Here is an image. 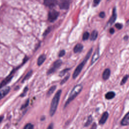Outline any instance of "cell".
Masks as SVG:
<instances>
[{
    "label": "cell",
    "mask_w": 129,
    "mask_h": 129,
    "mask_svg": "<svg viewBox=\"0 0 129 129\" xmlns=\"http://www.w3.org/2000/svg\"><path fill=\"white\" fill-rule=\"evenodd\" d=\"M61 93V90H58L52 99L50 110H49V114L50 116H53L56 111V110L57 109L58 104L60 99V96Z\"/></svg>",
    "instance_id": "1"
},
{
    "label": "cell",
    "mask_w": 129,
    "mask_h": 129,
    "mask_svg": "<svg viewBox=\"0 0 129 129\" xmlns=\"http://www.w3.org/2000/svg\"><path fill=\"white\" fill-rule=\"evenodd\" d=\"M92 48H91L89 50V51L88 52L87 54H86L85 58L84 59V60H83L82 62H81L78 66L76 68V69H75V70L74 71V73L73 74V79H76L78 76L80 74V73H81V72L82 71L83 67H84L85 63H86V62L87 61L88 59L89 58L90 56H91V53L92 52Z\"/></svg>",
    "instance_id": "2"
},
{
    "label": "cell",
    "mask_w": 129,
    "mask_h": 129,
    "mask_svg": "<svg viewBox=\"0 0 129 129\" xmlns=\"http://www.w3.org/2000/svg\"><path fill=\"white\" fill-rule=\"evenodd\" d=\"M83 89V86L81 84H79L75 86L72 90L71 91L69 98L64 104V107H66L73 100H74L76 97L80 93Z\"/></svg>",
    "instance_id": "3"
},
{
    "label": "cell",
    "mask_w": 129,
    "mask_h": 129,
    "mask_svg": "<svg viewBox=\"0 0 129 129\" xmlns=\"http://www.w3.org/2000/svg\"><path fill=\"white\" fill-rule=\"evenodd\" d=\"M58 15H59L58 12H57L55 10L52 9L48 13V19L49 21V22H53L57 18Z\"/></svg>",
    "instance_id": "4"
},
{
    "label": "cell",
    "mask_w": 129,
    "mask_h": 129,
    "mask_svg": "<svg viewBox=\"0 0 129 129\" xmlns=\"http://www.w3.org/2000/svg\"><path fill=\"white\" fill-rule=\"evenodd\" d=\"M61 63H62V61L60 59H58V60H56L53 63L52 67L51 68H50L49 69V70L47 71V75H50V74L53 73L54 71H56V70L58 68H59L61 66Z\"/></svg>",
    "instance_id": "5"
},
{
    "label": "cell",
    "mask_w": 129,
    "mask_h": 129,
    "mask_svg": "<svg viewBox=\"0 0 129 129\" xmlns=\"http://www.w3.org/2000/svg\"><path fill=\"white\" fill-rule=\"evenodd\" d=\"M14 71V70H13L11 73V74L5 79H4L3 82L0 84V89H1L2 87H3L4 86H5L6 84H7L8 83H9L11 80H12L13 77V72Z\"/></svg>",
    "instance_id": "6"
},
{
    "label": "cell",
    "mask_w": 129,
    "mask_h": 129,
    "mask_svg": "<svg viewBox=\"0 0 129 129\" xmlns=\"http://www.w3.org/2000/svg\"><path fill=\"white\" fill-rule=\"evenodd\" d=\"M116 17H117V14H116V9H115V8H114L112 10V15L108 21V23L110 24V25H112L115 21Z\"/></svg>",
    "instance_id": "7"
},
{
    "label": "cell",
    "mask_w": 129,
    "mask_h": 129,
    "mask_svg": "<svg viewBox=\"0 0 129 129\" xmlns=\"http://www.w3.org/2000/svg\"><path fill=\"white\" fill-rule=\"evenodd\" d=\"M59 6L60 9H64V10L68 9L70 6V2L68 1H62L59 4Z\"/></svg>",
    "instance_id": "8"
},
{
    "label": "cell",
    "mask_w": 129,
    "mask_h": 129,
    "mask_svg": "<svg viewBox=\"0 0 129 129\" xmlns=\"http://www.w3.org/2000/svg\"><path fill=\"white\" fill-rule=\"evenodd\" d=\"M57 2L54 0H45L44 1V4L50 8L55 6L57 4Z\"/></svg>",
    "instance_id": "9"
},
{
    "label": "cell",
    "mask_w": 129,
    "mask_h": 129,
    "mask_svg": "<svg viewBox=\"0 0 129 129\" xmlns=\"http://www.w3.org/2000/svg\"><path fill=\"white\" fill-rule=\"evenodd\" d=\"M10 90V87L9 86H7L3 90L0 91V100L4 98L8 93L9 92Z\"/></svg>",
    "instance_id": "10"
},
{
    "label": "cell",
    "mask_w": 129,
    "mask_h": 129,
    "mask_svg": "<svg viewBox=\"0 0 129 129\" xmlns=\"http://www.w3.org/2000/svg\"><path fill=\"white\" fill-rule=\"evenodd\" d=\"M99 48H97L95 52L94 53L92 59H91V64H92L93 63H94L99 58Z\"/></svg>",
    "instance_id": "11"
},
{
    "label": "cell",
    "mask_w": 129,
    "mask_h": 129,
    "mask_svg": "<svg viewBox=\"0 0 129 129\" xmlns=\"http://www.w3.org/2000/svg\"><path fill=\"white\" fill-rule=\"evenodd\" d=\"M120 123L122 125H127L129 124V112L125 115Z\"/></svg>",
    "instance_id": "12"
},
{
    "label": "cell",
    "mask_w": 129,
    "mask_h": 129,
    "mask_svg": "<svg viewBox=\"0 0 129 129\" xmlns=\"http://www.w3.org/2000/svg\"><path fill=\"white\" fill-rule=\"evenodd\" d=\"M108 113L107 112H105L103 113L102 115V116L101 118L100 119L99 121V123L100 124H103L106 121L107 119L108 118Z\"/></svg>",
    "instance_id": "13"
},
{
    "label": "cell",
    "mask_w": 129,
    "mask_h": 129,
    "mask_svg": "<svg viewBox=\"0 0 129 129\" xmlns=\"http://www.w3.org/2000/svg\"><path fill=\"white\" fill-rule=\"evenodd\" d=\"M110 70L109 69H106L102 74V78L104 80H107L110 77Z\"/></svg>",
    "instance_id": "14"
},
{
    "label": "cell",
    "mask_w": 129,
    "mask_h": 129,
    "mask_svg": "<svg viewBox=\"0 0 129 129\" xmlns=\"http://www.w3.org/2000/svg\"><path fill=\"white\" fill-rule=\"evenodd\" d=\"M83 49V45L82 44L78 43L75 45L73 50L75 53H78L82 51Z\"/></svg>",
    "instance_id": "15"
},
{
    "label": "cell",
    "mask_w": 129,
    "mask_h": 129,
    "mask_svg": "<svg viewBox=\"0 0 129 129\" xmlns=\"http://www.w3.org/2000/svg\"><path fill=\"white\" fill-rule=\"evenodd\" d=\"M46 59V56L45 54H41L39 56L37 59V64L38 66H41L45 61Z\"/></svg>",
    "instance_id": "16"
},
{
    "label": "cell",
    "mask_w": 129,
    "mask_h": 129,
    "mask_svg": "<svg viewBox=\"0 0 129 129\" xmlns=\"http://www.w3.org/2000/svg\"><path fill=\"white\" fill-rule=\"evenodd\" d=\"M115 96V94L114 92L113 91H110L107 92L105 95V97L106 99H111L114 97Z\"/></svg>",
    "instance_id": "17"
},
{
    "label": "cell",
    "mask_w": 129,
    "mask_h": 129,
    "mask_svg": "<svg viewBox=\"0 0 129 129\" xmlns=\"http://www.w3.org/2000/svg\"><path fill=\"white\" fill-rule=\"evenodd\" d=\"M97 36H98V32L95 30H93L91 33L90 39L92 41L95 40L96 39V38H97Z\"/></svg>",
    "instance_id": "18"
},
{
    "label": "cell",
    "mask_w": 129,
    "mask_h": 129,
    "mask_svg": "<svg viewBox=\"0 0 129 129\" xmlns=\"http://www.w3.org/2000/svg\"><path fill=\"white\" fill-rule=\"evenodd\" d=\"M56 87V86H52V87H51L49 88V89L48 90V92H47V95L48 96L51 95L53 93V92L54 91V90H55Z\"/></svg>",
    "instance_id": "19"
},
{
    "label": "cell",
    "mask_w": 129,
    "mask_h": 129,
    "mask_svg": "<svg viewBox=\"0 0 129 129\" xmlns=\"http://www.w3.org/2000/svg\"><path fill=\"white\" fill-rule=\"evenodd\" d=\"M32 74V70H31V71H29V72H28V73L27 74V75L25 76V77L24 78V79H23V80H22V82H24L26 80L28 79L31 77V76Z\"/></svg>",
    "instance_id": "20"
},
{
    "label": "cell",
    "mask_w": 129,
    "mask_h": 129,
    "mask_svg": "<svg viewBox=\"0 0 129 129\" xmlns=\"http://www.w3.org/2000/svg\"><path fill=\"white\" fill-rule=\"evenodd\" d=\"M128 78V75H126L124 76L123 77V78L122 79V80H121V81L120 82V85H123L124 84H125V83L126 82Z\"/></svg>",
    "instance_id": "21"
},
{
    "label": "cell",
    "mask_w": 129,
    "mask_h": 129,
    "mask_svg": "<svg viewBox=\"0 0 129 129\" xmlns=\"http://www.w3.org/2000/svg\"><path fill=\"white\" fill-rule=\"evenodd\" d=\"M92 116L90 115V116H89L88 117V119H87L86 122L85 124V126H88V125L92 122Z\"/></svg>",
    "instance_id": "22"
},
{
    "label": "cell",
    "mask_w": 129,
    "mask_h": 129,
    "mask_svg": "<svg viewBox=\"0 0 129 129\" xmlns=\"http://www.w3.org/2000/svg\"><path fill=\"white\" fill-rule=\"evenodd\" d=\"M69 77H70V74H68L61 81V82H60V85H62V84H63L64 83H65L67 81V80L69 79Z\"/></svg>",
    "instance_id": "23"
},
{
    "label": "cell",
    "mask_w": 129,
    "mask_h": 129,
    "mask_svg": "<svg viewBox=\"0 0 129 129\" xmlns=\"http://www.w3.org/2000/svg\"><path fill=\"white\" fill-rule=\"evenodd\" d=\"M89 37V33L88 32H85L83 35V40H87Z\"/></svg>",
    "instance_id": "24"
},
{
    "label": "cell",
    "mask_w": 129,
    "mask_h": 129,
    "mask_svg": "<svg viewBox=\"0 0 129 129\" xmlns=\"http://www.w3.org/2000/svg\"><path fill=\"white\" fill-rule=\"evenodd\" d=\"M70 70V68H67V69H64V70H63L62 71H60V72L59 73V76H60V77H62V76H63L68 71H69V70Z\"/></svg>",
    "instance_id": "25"
},
{
    "label": "cell",
    "mask_w": 129,
    "mask_h": 129,
    "mask_svg": "<svg viewBox=\"0 0 129 129\" xmlns=\"http://www.w3.org/2000/svg\"><path fill=\"white\" fill-rule=\"evenodd\" d=\"M23 129H33V125L30 123L26 124Z\"/></svg>",
    "instance_id": "26"
},
{
    "label": "cell",
    "mask_w": 129,
    "mask_h": 129,
    "mask_svg": "<svg viewBox=\"0 0 129 129\" xmlns=\"http://www.w3.org/2000/svg\"><path fill=\"white\" fill-rule=\"evenodd\" d=\"M115 27L116 28H117L118 29L120 30V29H121L122 28L123 25H122V24L118 23H116V24H115Z\"/></svg>",
    "instance_id": "27"
},
{
    "label": "cell",
    "mask_w": 129,
    "mask_h": 129,
    "mask_svg": "<svg viewBox=\"0 0 129 129\" xmlns=\"http://www.w3.org/2000/svg\"><path fill=\"white\" fill-rule=\"evenodd\" d=\"M50 30H51V27H48V28H47L46 30L44 31V33H43V36H45V35H47L49 33Z\"/></svg>",
    "instance_id": "28"
},
{
    "label": "cell",
    "mask_w": 129,
    "mask_h": 129,
    "mask_svg": "<svg viewBox=\"0 0 129 129\" xmlns=\"http://www.w3.org/2000/svg\"><path fill=\"white\" fill-rule=\"evenodd\" d=\"M29 100L28 99V100H27V101H26L25 103L23 105H22V106L21 109H23V108H26V107L28 106V104H29Z\"/></svg>",
    "instance_id": "29"
},
{
    "label": "cell",
    "mask_w": 129,
    "mask_h": 129,
    "mask_svg": "<svg viewBox=\"0 0 129 129\" xmlns=\"http://www.w3.org/2000/svg\"><path fill=\"white\" fill-rule=\"evenodd\" d=\"M27 90H28V88L26 87H25V89H24V90H23V93L21 94V97H23V96H24L25 95H26V92H27Z\"/></svg>",
    "instance_id": "30"
},
{
    "label": "cell",
    "mask_w": 129,
    "mask_h": 129,
    "mask_svg": "<svg viewBox=\"0 0 129 129\" xmlns=\"http://www.w3.org/2000/svg\"><path fill=\"white\" fill-rule=\"evenodd\" d=\"M65 54V50H61L59 51V54H58V56L59 57H62Z\"/></svg>",
    "instance_id": "31"
},
{
    "label": "cell",
    "mask_w": 129,
    "mask_h": 129,
    "mask_svg": "<svg viewBox=\"0 0 129 129\" xmlns=\"http://www.w3.org/2000/svg\"><path fill=\"white\" fill-rule=\"evenodd\" d=\"M100 2V0H94L93 1V6L94 7H96V6H97L99 3Z\"/></svg>",
    "instance_id": "32"
},
{
    "label": "cell",
    "mask_w": 129,
    "mask_h": 129,
    "mask_svg": "<svg viewBox=\"0 0 129 129\" xmlns=\"http://www.w3.org/2000/svg\"><path fill=\"white\" fill-rule=\"evenodd\" d=\"M99 17L101 18H104L105 16V14L104 12H101L99 14Z\"/></svg>",
    "instance_id": "33"
},
{
    "label": "cell",
    "mask_w": 129,
    "mask_h": 129,
    "mask_svg": "<svg viewBox=\"0 0 129 129\" xmlns=\"http://www.w3.org/2000/svg\"><path fill=\"white\" fill-rule=\"evenodd\" d=\"M96 128H97L96 124L94 122V123H93V125H92V126H91V127L90 129H96Z\"/></svg>",
    "instance_id": "34"
},
{
    "label": "cell",
    "mask_w": 129,
    "mask_h": 129,
    "mask_svg": "<svg viewBox=\"0 0 129 129\" xmlns=\"http://www.w3.org/2000/svg\"><path fill=\"white\" fill-rule=\"evenodd\" d=\"M109 33L111 34H112L114 33V28H111L110 29H109Z\"/></svg>",
    "instance_id": "35"
},
{
    "label": "cell",
    "mask_w": 129,
    "mask_h": 129,
    "mask_svg": "<svg viewBox=\"0 0 129 129\" xmlns=\"http://www.w3.org/2000/svg\"><path fill=\"white\" fill-rule=\"evenodd\" d=\"M53 123H51L47 127V129H53Z\"/></svg>",
    "instance_id": "36"
},
{
    "label": "cell",
    "mask_w": 129,
    "mask_h": 129,
    "mask_svg": "<svg viewBox=\"0 0 129 129\" xmlns=\"http://www.w3.org/2000/svg\"><path fill=\"white\" fill-rule=\"evenodd\" d=\"M128 36H127V35L124 36V37H123V39H124V40H127L128 39Z\"/></svg>",
    "instance_id": "37"
},
{
    "label": "cell",
    "mask_w": 129,
    "mask_h": 129,
    "mask_svg": "<svg viewBox=\"0 0 129 129\" xmlns=\"http://www.w3.org/2000/svg\"><path fill=\"white\" fill-rule=\"evenodd\" d=\"M4 118V116H0V123L2 122Z\"/></svg>",
    "instance_id": "38"
}]
</instances>
